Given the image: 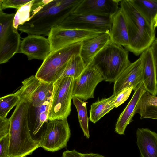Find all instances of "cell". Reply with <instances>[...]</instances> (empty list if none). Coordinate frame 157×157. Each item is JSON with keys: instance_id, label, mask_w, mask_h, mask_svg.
I'll list each match as a JSON object with an SVG mask.
<instances>
[{"instance_id": "obj_38", "label": "cell", "mask_w": 157, "mask_h": 157, "mask_svg": "<svg viewBox=\"0 0 157 157\" xmlns=\"http://www.w3.org/2000/svg\"><path fill=\"white\" fill-rule=\"evenodd\" d=\"M154 26L155 28L157 27V17H156V21H155Z\"/></svg>"}, {"instance_id": "obj_22", "label": "cell", "mask_w": 157, "mask_h": 157, "mask_svg": "<svg viewBox=\"0 0 157 157\" xmlns=\"http://www.w3.org/2000/svg\"><path fill=\"white\" fill-rule=\"evenodd\" d=\"M131 1L143 17L151 25L154 26L157 17V0Z\"/></svg>"}, {"instance_id": "obj_5", "label": "cell", "mask_w": 157, "mask_h": 157, "mask_svg": "<svg viewBox=\"0 0 157 157\" xmlns=\"http://www.w3.org/2000/svg\"><path fill=\"white\" fill-rule=\"evenodd\" d=\"M82 41L51 52L43 61L35 76L42 82L53 83L60 78L66 64L71 57L73 55L80 54Z\"/></svg>"}, {"instance_id": "obj_9", "label": "cell", "mask_w": 157, "mask_h": 157, "mask_svg": "<svg viewBox=\"0 0 157 157\" xmlns=\"http://www.w3.org/2000/svg\"><path fill=\"white\" fill-rule=\"evenodd\" d=\"M103 33L95 30L67 29L58 26L52 28L48 36L51 52L71 44L82 41Z\"/></svg>"}, {"instance_id": "obj_25", "label": "cell", "mask_w": 157, "mask_h": 157, "mask_svg": "<svg viewBox=\"0 0 157 157\" xmlns=\"http://www.w3.org/2000/svg\"><path fill=\"white\" fill-rule=\"evenodd\" d=\"M86 67L80 54L73 55L66 64L60 78L71 77L75 79L80 75Z\"/></svg>"}, {"instance_id": "obj_27", "label": "cell", "mask_w": 157, "mask_h": 157, "mask_svg": "<svg viewBox=\"0 0 157 157\" xmlns=\"http://www.w3.org/2000/svg\"><path fill=\"white\" fill-rule=\"evenodd\" d=\"M53 88V83L41 82L32 95L30 104L33 107H37L42 105L52 95Z\"/></svg>"}, {"instance_id": "obj_19", "label": "cell", "mask_w": 157, "mask_h": 157, "mask_svg": "<svg viewBox=\"0 0 157 157\" xmlns=\"http://www.w3.org/2000/svg\"><path fill=\"white\" fill-rule=\"evenodd\" d=\"M112 18L110 41L125 48L129 44L128 31L124 15L120 8Z\"/></svg>"}, {"instance_id": "obj_34", "label": "cell", "mask_w": 157, "mask_h": 157, "mask_svg": "<svg viewBox=\"0 0 157 157\" xmlns=\"http://www.w3.org/2000/svg\"><path fill=\"white\" fill-rule=\"evenodd\" d=\"M10 127L9 118L0 117V139L9 134Z\"/></svg>"}, {"instance_id": "obj_17", "label": "cell", "mask_w": 157, "mask_h": 157, "mask_svg": "<svg viewBox=\"0 0 157 157\" xmlns=\"http://www.w3.org/2000/svg\"><path fill=\"white\" fill-rule=\"evenodd\" d=\"M131 99L124 109L120 115L115 125V131L119 135H124L128 125L133 121L135 109L138 101L144 93L146 91L142 82L134 90Z\"/></svg>"}, {"instance_id": "obj_11", "label": "cell", "mask_w": 157, "mask_h": 157, "mask_svg": "<svg viewBox=\"0 0 157 157\" xmlns=\"http://www.w3.org/2000/svg\"><path fill=\"white\" fill-rule=\"evenodd\" d=\"M51 52L48 38L40 35H29L21 41L18 53L26 55L29 60L44 61Z\"/></svg>"}, {"instance_id": "obj_29", "label": "cell", "mask_w": 157, "mask_h": 157, "mask_svg": "<svg viewBox=\"0 0 157 157\" xmlns=\"http://www.w3.org/2000/svg\"><path fill=\"white\" fill-rule=\"evenodd\" d=\"M34 0L31 1L23 5L17 9L13 20V26L18 29V27L29 19L31 17V8Z\"/></svg>"}, {"instance_id": "obj_23", "label": "cell", "mask_w": 157, "mask_h": 157, "mask_svg": "<svg viewBox=\"0 0 157 157\" xmlns=\"http://www.w3.org/2000/svg\"><path fill=\"white\" fill-rule=\"evenodd\" d=\"M41 81L35 75H32L22 82V86L15 92L20 101L30 103L31 98Z\"/></svg>"}, {"instance_id": "obj_12", "label": "cell", "mask_w": 157, "mask_h": 157, "mask_svg": "<svg viewBox=\"0 0 157 157\" xmlns=\"http://www.w3.org/2000/svg\"><path fill=\"white\" fill-rule=\"evenodd\" d=\"M120 0H82L72 13L112 17L118 11Z\"/></svg>"}, {"instance_id": "obj_30", "label": "cell", "mask_w": 157, "mask_h": 157, "mask_svg": "<svg viewBox=\"0 0 157 157\" xmlns=\"http://www.w3.org/2000/svg\"><path fill=\"white\" fill-rule=\"evenodd\" d=\"M15 13L8 14L0 10V39L4 36L6 31L13 23Z\"/></svg>"}, {"instance_id": "obj_20", "label": "cell", "mask_w": 157, "mask_h": 157, "mask_svg": "<svg viewBox=\"0 0 157 157\" xmlns=\"http://www.w3.org/2000/svg\"><path fill=\"white\" fill-rule=\"evenodd\" d=\"M52 95L48 97L40 106L34 107L30 104L28 110V120L32 122L33 134L35 135L44 124L48 121V114Z\"/></svg>"}, {"instance_id": "obj_3", "label": "cell", "mask_w": 157, "mask_h": 157, "mask_svg": "<svg viewBox=\"0 0 157 157\" xmlns=\"http://www.w3.org/2000/svg\"><path fill=\"white\" fill-rule=\"evenodd\" d=\"M120 5L128 31L129 44L125 49L138 56L149 48L155 39V28L141 14L131 0H120Z\"/></svg>"}, {"instance_id": "obj_2", "label": "cell", "mask_w": 157, "mask_h": 157, "mask_svg": "<svg viewBox=\"0 0 157 157\" xmlns=\"http://www.w3.org/2000/svg\"><path fill=\"white\" fill-rule=\"evenodd\" d=\"M29 103L20 101L9 118L10 157H26L40 147L39 139L31 135L28 120Z\"/></svg>"}, {"instance_id": "obj_33", "label": "cell", "mask_w": 157, "mask_h": 157, "mask_svg": "<svg viewBox=\"0 0 157 157\" xmlns=\"http://www.w3.org/2000/svg\"><path fill=\"white\" fill-rule=\"evenodd\" d=\"M0 157H10L9 134L0 139Z\"/></svg>"}, {"instance_id": "obj_28", "label": "cell", "mask_w": 157, "mask_h": 157, "mask_svg": "<svg viewBox=\"0 0 157 157\" xmlns=\"http://www.w3.org/2000/svg\"><path fill=\"white\" fill-rule=\"evenodd\" d=\"M19 98L14 93L0 98V117L6 118L11 110L18 104Z\"/></svg>"}, {"instance_id": "obj_10", "label": "cell", "mask_w": 157, "mask_h": 157, "mask_svg": "<svg viewBox=\"0 0 157 157\" xmlns=\"http://www.w3.org/2000/svg\"><path fill=\"white\" fill-rule=\"evenodd\" d=\"M104 80L98 70L90 64L78 77L74 79L72 98L77 97L83 101L94 98L96 87L99 83Z\"/></svg>"}, {"instance_id": "obj_21", "label": "cell", "mask_w": 157, "mask_h": 157, "mask_svg": "<svg viewBox=\"0 0 157 157\" xmlns=\"http://www.w3.org/2000/svg\"><path fill=\"white\" fill-rule=\"evenodd\" d=\"M135 113L139 114L141 119L157 120V96L152 95L147 91L144 92L138 102Z\"/></svg>"}, {"instance_id": "obj_13", "label": "cell", "mask_w": 157, "mask_h": 157, "mask_svg": "<svg viewBox=\"0 0 157 157\" xmlns=\"http://www.w3.org/2000/svg\"><path fill=\"white\" fill-rule=\"evenodd\" d=\"M142 82L141 62L140 57L131 63L115 81L113 94L126 88L132 87L134 90Z\"/></svg>"}, {"instance_id": "obj_18", "label": "cell", "mask_w": 157, "mask_h": 157, "mask_svg": "<svg viewBox=\"0 0 157 157\" xmlns=\"http://www.w3.org/2000/svg\"><path fill=\"white\" fill-rule=\"evenodd\" d=\"M136 136L141 157H157V133L147 128H138Z\"/></svg>"}, {"instance_id": "obj_37", "label": "cell", "mask_w": 157, "mask_h": 157, "mask_svg": "<svg viewBox=\"0 0 157 157\" xmlns=\"http://www.w3.org/2000/svg\"><path fill=\"white\" fill-rule=\"evenodd\" d=\"M80 154L82 157H105L101 154L95 153H80Z\"/></svg>"}, {"instance_id": "obj_24", "label": "cell", "mask_w": 157, "mask_h": 157, "mask_svg": "<svg viewBox=\"0 0 157 157\" xmlns=\"http://www.w3.org/2000/svg\"><path fill=\"white\" fill-rule=\"evenodd\" d=\"M113 97V94L109 98L101 99L92 104L89 117L91 122L95 123L114 108L110 104Z\"/></svg>"}, {"instance_id": "obj_31", "label": "cell", "mask_w": 157, "mask_h": 157, "mask_svg": "<svg viewBox=\"0 0 157 157\" xmlns=\"http://www.w3.org/2000/svg\"><path fill=\"white\" fill-rule=\"evenodd\" d=\"M132 87L125 88L115 94L110 101V104L114 107L119 106L125 102L128 98L132 90Z\"/></svg>"}, {"instance_id": "obj_4", "label": "cell", "mask_w": 157, "mask_h": 157, "mask_svg": "<svg viewBox=\"0 0 157 157\" xmlns=\"http://www.w3.org/2000/svg\"><path fill=\"white\" fill-rule=\"evenodd\" d=\"M131 63L128 51L110 40L95 56L90 64L98 70L104 80L114 82Z\"/></svg>"}, {"instance_id": "obj_35", "label": "cell", "mask_w": 157, "mask_h": 157, "mask_svg": "<svg viewBox=\"0 0 157 157\" xmlns=\"http://www.w3.org/2000/svg\"><path fill=\"white\" fill-rule=\"evenodd\" d=\"M150 48L155 67L156 78L157 83V38H155Z\"/></svg>"}, {"instance_id": "obj_6", "label": "cell", "mask_w": 157, "mask_h": 157, "mask_svg": "<svg viewBox=\"0 0 157 157\" xmlns=\"http://www.w3.org/2000/svg\"><path fill=\"white\" fill-rule=\"evenodd\" d=\"M74 80L72 77H66L53 83L48 120L67 119L71 110Z\"/></svg>"}, {"instance_id": "obj_14", "label": "cell", "mask_w": 157, "mask_h": 157, "mask_svg": "<svg viewBox=\"0 0 157 157\" xmlns=\"http://www.w3.org/2000/svg\"><path fill=\"white\" fill-rule=\"evenodd\" d=\"M110 40V33L103 32L82 41L80 55L86 67Z\"/></svg>"}, {"instance_id": "obj_36", "label": "cell", "mask_w": 157, "mask_h": 157, "mask_svg": "<svg viewBox=\"0 0 157 157\" xmlns=\"http://www.w3.org/2000/svg\"><path fill=\"white\" fill-rule=\"evenodd\" d=\"M80 153L75 149L70 151L67 150L62 154V157H82Z\"/></svg>"}, {"instance_id": "obj_16", "label": "cell", "mask_w": 157, "mask_h": 157, "mask_svg": "<svg viewBox=\"0 0 157 157\" xmlns=\"http://www.w3.org/2000/svg\"><path fill=\"white\" fill-rule=\"evenodd\" d=\"M12 25L4 36L0 39V63L8 62L18 53L21 40L20 34Z\"/></svg>"}, {"instance_id": "obj_32", "label": "cell", "mask_w": 157, "mask_h": 157, "mask_svg": "<svg viewBox=\"0 0 157 157\" xmlns=\"http://www.w3.org/2000/svg\"><path fill=\"white\" fill-rule=\"evenodd\" d=\"M32 0H0V10L8 8H14L17 10Z\"/></svg>"}, {"instance_id": "obj_15", "label": "cell", "mask_w": 157, "mask_h": 157, "mask_svg": "<svg viewBox=\"0 0 157 157\" xmlns=\"http://www.w3.org/2000/svg\"><path fill=\"white\" fill-rule=\"evenodd\" d=\"M142 67V82L147 91L152 95H157V83L155 69L150 47L140 56Z\"/></svg>"}, {"instance_id": "obj_7", "label": "cell", "mask_w": 157, "mask_h": 157, "mask_svg": "<svg viewBox=\"0 0 157 157\" xmlns=\"http://www.w3.org/2000/svg\"><path fill=\"white\" fill-rule=\"evenodd\" d=\"M71 135L67 119L49 121L40 134V147L48 151H58L67 147Z\"/></svg>"}, {"instance_id": "obj_8", "label": "cell", "mask_w": 157, "mask_h": 157, "mask_svg": "<svg viewBox=\"0 0 157 157\" xmlns=\"http://www.w3.org/2000/svg\"><path fill=\"white\" fill-rule=\"evenodd\" d=\"M112 17L71 13L58 26L65 29L95 30L110 33Z\"/></svg>"}, {"instance_id": "obj_26", "label": "cell", "mask_w": 157, "mask_h": 157, "mask_svg": "<svg viewBox=\"0 0 157 157\" xmlns=\"http://www.w3.org/2000/svg\"><path fill=\"white\" fill-rule=\"evenodd\" d=\"M72 100L73 104L76 108L80 126L84 135L86 138L89 139L90 135L86 104L82 100L77 97H73Z\"/></svg>"}, {"instance_id": "obj_1", "label": "cell", "mask_w": 157, "mask_h": 157, "mask_svg": "<svg viewBox=\"0 0 157 157\" xmlns=\"http://www.w3.org/2000/svg\"><path fill=\"white\" fill-rule=\"evenodd\" d=\"M82 0H34L29 20L20 25L21 33L48 36L51 29L59 25Z\"/></svg>"}]
</instances>
